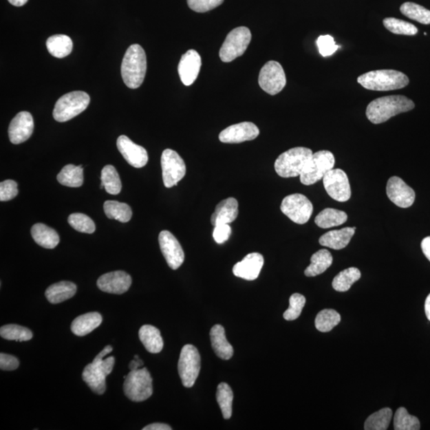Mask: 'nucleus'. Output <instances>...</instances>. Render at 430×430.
Segmentation results:
<instances>
[{"label":"nucleus","instance_id":"nucleus-1","mask_svg":"<svg viewBox=\"0 0 430 430\" xmlns=\"http://www.w3.org/2000/svg\"><path fill=\"white\" fill-rule=\"evenodd\" d=\"M416 107L411 99L402 95L387 96L374 99L367 105L366 115L372 123L386 122L394 116L409 112Z\"/></svg>","mask_w":430,"mask_h":430},{"label":"nucleus","instance_id":"nucleus-2","mask_svg":"<svg viewBox=\"0 0 430 430\" xmlns=\"http://www.w3.org/2000/svg\"><path fill=\"white\" fill-rule=\"evenodd\" d=\"M112 351V346L105 347L95 357L94 361L85 367L83 372L84 382L87 384L91 391L99 394V396L105 392L106 377L113 372L115 358L110 356L104 359Z\"/></svg>","mask_w":430,"mask_h":430},{"label":"nucleus","instance_id":"nucleus-3","mask_svg":"<svg viewBox=\"0 0 430 430\" xmlns=\"http://www.w3.org/2000/svg\"><path fill=\"white\" fill-rule=\"evenodd\" d=\"M147 58L144 49L138 44L130 45L121 64V76L130 89H138L144 83Z\"/></svg>","mask_w":430,"mask_h":430},{"label":"nucleus","instance_id":"nucleus-4","mask_svg":"<svg viewBox=\"0 0 430 430\" xmlns=\"http://www.w3.org/2000/svg\"><path fill=\"white\" fill-rule=\"evenodd\" d=\"M363 88L374 91L400 89L408 85L407 76L394 69H379L363 74L357 79Z\"/></svg>","mask_w":430,"mask_h":430},{"label":"nucleus","instance_id":"nucleus-5","mask_svg":"<svg viewBox=\"0 0 430 430\" xmlns=\"http://www.w3.org/2000/svg\"><path fill=\"white\" fill-rule=\"evenodd\" d=\"M312 155L311 149L303 147L288 150L278 156L275 164V171L282 178L300 176Z\"/></svg>","mask_w":430,"mask_h":430},{"label":"nucleus","instance_id":"nucleus-6","mask_svg":"<svg viewBox=\"0 0 430 430\" xmlns=\"http://www.w3.org/2000/svg\"><path fill=\"white\" fill-rule=\"evenodd\" d=\"M124 392L130 400L144 402L153 396V378L147 368L134 369L125 376Z\"/></svg>","mask_w":430,"mask_h":430},{"label":"nucleus","instance_id":"nucleus-7","mask_svg":"<svg viewBox=\"0 0 430 430\" xmlns=\"http://www.w3.org/2000/svg\"><path fill=\"white\" fill-rule=\"evenodd\" d=\"M89 103V94L83 91H74L65 94L55 104L54 118L58 122H65L84 112Z\"/></svg>","mask_w":430,"mask_h":430},{"label":"nucleus","instance_id":"nucleus-8","mask_svg":"<svg viewBox=\"0 0 430 430\" xmlns=\"http://www.w3.org/2000/svg\"><path fill=\"white\" fill-rule=\"evenodd\" d=\"M335 166V158L330 151L323 150L312 155L300 175L303 185L315 184Z\"/></svg>","mask_w":430,"mask_h":430},{"label":"nucleus","instance_id":"nucleus-9","mask_svg":"<svg viewBox=\"0 0 430 430\" xmlns=\"http://www.w3.org/2000/svg\"><path fill=\"white\" fill-rule=\"evenodd\" d=\"M252 35L249 28H237L227 34L222 44L219 57L224 63H230L242 56L251 42Z\"/></svg>","mask_w":430,"mask_h":430},{"label":"nucleus","instance_id":"nucleus-10","mask_svg":"<svg viewBox=\"0 0 430 430\" xmlns=\"http://www.w3.org/2000/svg\"><path fill=\"white\" fill-rule=\"evenodd\" d=\"M200 369L201 357L198 349L191 344H186L182 348L178 363V372L185 387L194 386Z\"/></svg>","mask_w":430,"mask_h":430},{"label":"nucleus","instance_id":"nucleus-11","mask_svg":"<svg viewBox=\"0 0 430 430\" xmlns=\"http://www.w3.org/2000/svg\"><path fill=\"white\" fill-rule=\"evenodd\" d=\"M282 213L297 224H305L310 219L313 206L306 196L301 194L288 195L281 205Z\"/></svg>","mask_w":430,"mask_h":430},{"label":"nucleus","instance_id":"nucleus-12","mask_svg":"<svg viewBox=\"0 0 430 430\" xmlns=\"http://www.w3.org/2000/svg\"><path fill=\"white\" fill-rule=\"evenodd\" d=\"M161 166L164 184L168 189L178 184L186 175L184 160L173 150L166 149L163 151Z\"/></svg>","mask_w":430,"mask_h":430},{"label":"nucleus","instance_id":"nucleus-13","mask_svg":"<svg viewBox=\"0 0 430 430\" xmlns=\"http://www.w3.org/2000/svg\"><path fill=\"white\" fill-rule=\"evenodd\" d=\"M258 83L266 93L276 95L281 92L286 85V76L279 63L270 61L261 69Z\"/></svg>","mask_w":430,"mask_h":430},{"label":"nucleus","instance_id":"nucleus-14","mask_svg":"<svg viewBox=\"0 0 430 430\" xmlns=\"http://www.w3.org/2000/svg\"><path fill=\"white\" fill-rule=\"evenodd\" d=\"M323 186L328 195L338 202H347L351 198L350 183L345 171L332 169L323 178Z\"/></svg>","mask_w":430,"mask_h":430},{"label":"nucleus","instance_id":"nucleus-15","mask_svg":"<svg viewBox=\"0 0 430 430\" xmlns=\"http://www.w3.org/2000/svg\"><path fill=\"white\" fill-rule=\"evenodd\" d=\"M159 244L162 254L172 270H178L184 261V252L178 240L168 230L161 231Z\"/></svg>","mask_w":430,"mask_h":430},{"label":"nucleus","instance_id":"nucleus-16","mask_svg":"<svg viewBox=\"0 0 430 430\" xmlns=\"http://www.w3.org/2000/svg\"><path fill=\"white\" fill-rule=\"evenodd\" d=\"M387 195L389 200L401 208H408L416 200V192L398 176L388 180Z\"/></svg>","mask_w":430,"mask_h":430},{"label":"nucleus","instance_id":"nucleus-17","mask_svg":"<svg viewBox=\"0 0 430 430\" xmlns=\"http://www.w3.org/2000/svg\"><path fill=\"white\" fill-rule=\"evenodd\" d=\"M259 134V129L254 123L241 122L222 131L219 140L226 144H239L255 140Z\"/></svg>","mask_w":430,"mask_h":430},{"label":"nucleus","instance_id":"nucleus-18","mask_svg":"<svg viewBox=\"0 0 430 430\" xmlns=\"http://www.w3.org/2000/svg\"><path fill=\"white\" fill-rule=\"evenodd\" d=\"M34 125L32 115L26 111L20 112L9 125L10 140L14 144H19L27 141L32 136Z\"/></svg>","mask_w":430,"mask_h":430},{"label":"nucleus","instance_id":"nucleus-19","mask_svg":"<svg viewBox=\"0 0 430 430\" xmlns=\"http://www.w3.org/2000/svg\"><path fill=\"white\" fill-rule=\"evenodd\" d=\"M116 145L125 160L134 168L141 169L148 164L149 155L146 149L133 143L128 136H119Z\"/></svg>","mask_w":430,"mask_h":430},{"label":"nucleus","instance_id":"nucleus-20","mask_svg":"<svg viewBox=\"0 0 430 430\" xmlns=\"http://www.w3.org/2000/svg\"><path fill=\"white\" fill-rule=\"evenodd\" d=\"M131 285V277L125 271H114L105 273L99 277V290L112 294H123Z\"/></svg>","mask_w":430,"mask_h":430},{"label":"nucleus","instance_id":"nucleus-21","mask_svg":"<svg viewBox=\"0 0 430 430\" xmlns=\"http://www.w3.org/2000/svg\"><path fill=\"white\" fill-rule=\"evenodd\" d=\"M202 65L200 55L195 50H189L180 59L178 72L185 85L189 86L198 78Z\"/></svg>","mask_w":430,"mask_h":430},{"label":"nucleus","instance_id":"nucleus-22","mask_svg":"<svg viewBox=\"0 0 430 430\" xmlns=\"http://www.w3.org/2000/svg\"><path fill=\"white\" fill-rule=\"evenodd\" d=\"M264 266V257L259 252H251L233 268V272L246 281L256 280Z\"/></svg>","mask_w":430,"mask_h":430},{"label":"nucleus","instance_id":"nucleus-23","mask_svg":"<svg viewBox=\"0 0 430 430\" xmlns=\"http://www.w3.org/2000/svg\"><path fill=\"white\" fill-rule=\"evenodd\" d=\"M239 215V202L235 198L222 200L216 206L215 211L211 216V224L214 226L222 224H229L234 222Z\"/></svg>","mask_w":430,"mask_h":430},{"label":"nucleus","instance_id":"nucleus-24","mask_svg":"<svg viewBox=\"0 0 430 430\" xmlns=\"http://www.w3.org/2000/svg\"><path fill=\"white\" fill-rule=\"evenodd\" d=\"M356 230V227H345L341 230H331L322 235L319 242L321 246L333 250H342L350 244Z\"/></svg>","mask_w":430,"mask_h":430},{"label":"nucleus","instance_id":"nucleus-25","mask_svg":"<svg viewBox=\"0 0 430 430\" xmlns=\"http://www.w3.org/2000/svg\"><path fill=\"white\" fill-rule=\"evenodd\" d=\"M211 345L217 357L224 361H229L234 355V348L227 341L224 327L216 325L211 328L210 332Z\"/></svg>","mask_w":430,"mask_h":430},{"label":"nucleus","instance_id":"nucleus-26","mask_svg":"<svg viewBox=\"0 0 430 430\" xmlns=\"http://www.w3.org/2000/svg\"><path fill=\"white\" fill-rule=\"evenodd\" d=\"M103 316L98 312H89L75 319L72 330L74 335L85 336L92 332L103 323Z\"/></svg>","mask_w":430,"mask_h":430},{"label":"nucleus","instance_id":"nucleus-27","mask_svg":"<svg viewBox=\"0 0 430 430\" xmlns=\"http://www.w3.org/2000/svg\"><path fill=\"white\" fill-rule=\"evenodd\" d=\"M76 292L77 286L74 283L61 281L48 287L45 295L50 303L56 305L72 298Z\"/></svg>","mask_w":430,"mask_h":430},{"label":"nucleus","instance_id":"nucleus-28","mask_svg":"<svg viewBox=\"0 0 430 430\" xmlns=\"http://www.w3.org/2000/svg\"><path fill=\"white\" fill-rule=\"evenodd\" d=\"M139 337L149 352L158 354L163 350L164 341L158 328L151 325H144L140 327Z\"/></svg>","mask_w":430,"mask_h":430},{"label":"nucleus","instance_id":"nucleus-29","mask_svg":"<svg viewBox=\"0 0 430 430\" xmlns=\"http://www.w3.org/2000/svg\"><path fill=\"white\" fill-rule=\"evenodd\" d=\"M32 235L35 242L45 249H54L60 241L58 233L43 224H37L32 226Z\"/></svg>","mask_w":430,"mask_h":430},{"label":"nucleus","instance_id":"nucleus-30","mask_svg":"<svg viewBox=\"0 0 430 430\" xmlns=\"http://www.w3.org/2000/svg\"><path fill=\"white\" fill-rule=\"evenodd\" d=\"M48 52L52 56L63 58L72 52L73 42L67 35L55 34L50 37L47 41Z\"/></svg>","mask_w":430,"mask_h":430},{"label":"nucleus","instance_id":"nucleus-31","mask_svg":"<svg viewBox=\"0 0 430 430\" xmlns=\"http://www.w3.org/2000/svg\"><path fill=\"white\" fill-rule=\"evenodd\" d=\"M332 261L333 258L330 251L325 249L317 251L311 257V264L305 271V276L316 277L322 275L332 266Z\"/></svg>","mask_w":430,"mask_h":430},{"label":"nucleus","instance_id":"nucleus-32","mask_svg":"<svg viewBox=\"0 0 430 430\" xmlns=\"http://www.w3.org/2000/svg\"><path fill=\"white\" fill-rule=\"evenodd\" d=\"M347 220V215L345 212L326 208L316 217L315 224L322 229H328L345 224Z\"/></svg>","mask_w":430,"mask_h":430},{"label":"nucleus","instance_id":"nucleus-33","mask_svg":"<svg viewBox=\"0 0 430 430\" xmlns=\"http://www.w3.org/2000/svg\"><path fill=\"white\" fill-rule=\"evenodd\" d=\"M83 166L68 164L57 176L59 184L69 187L82 186L84 182Z\"/></svg>","mask_w":430,"mask_h":430},{"label":"nucleus","instance_id":"nucleus-34","mask_svg":"<svg viewBox=\"0 0 430 430\" xmlns=\"http://www.w3.org/2000/svg\"><path fill=\"white\" fill-rule=\"evenodd\" d=\"M104 211L109 219L118 220L123 224L129 222L133 216L131 207L118 201H106L104 204Z\"/></svg>","mask_w":430,"mask_h":430},{"label":"nucleus","instance_id":"nucleus-35","mask_svg":"<svg viewBox=\"0 0 430 430\" xmlns=\"http://www.w3.org/2000/svg\"><path fill=\"white\" fill-rule=\"evenodd\" d=\"M361 272L357 268H348L334 278L332 287L337 292H347L350 290L354 283L361 279Z\"/></svg>","mask_w":430,"mask_h":430},{"label":"nucleus","instance_id":"nucleus-36","mask_svg":"<svg viewBox=\"0 0 430 430\" xmlns=\"http://www.w3.org/2000/svg\"><path fill=\"white\" fill-rule=\"evenodd\" d=\"M100 180L104 189L110 195H118L122 189L118 172L112 165L105 166L101 171Z\"/></svg>","mask_w":430,"mask_h":430},{"label":"nucleus","instance_id":"nucleus-37","mask_svg":"<svg viewBox=\"0 0 430 430\" xmlns=\"http://www.w3.org/2000/svg\"><path fill=\"white\" fill-rule=\"evenodd\" d=\"M217 402L219 405L222 416L225 419H230L232 416L233 400L234 393L232 389L226 383H221L217 388Z\"/></svg>","mask_w":430,"mask_h":430},{"label":"nucleus","instance_id":"nucleus-38","mask_svg":"<svg viewBox=\"0 0 430 430\" xmlns=\"http://www.w3.org/2000/svg\"><path fill=\"white\" fill-rule=\"evenodd\" d=\"M393 412L389 408H383L372 414L364 424L365 430H386L391 423Z\"/></svg>","mask_w":430,"mask_h":430},{"label":"nucleus","instance_id":"nucleus-39","mask_svg":"<svg viewBox=\"0 0 430 430\" xmlns=\"http://www.w3.org/2000/svg\"><path fill=\"white\" fill-rule=\"evenodd\" d=\"M341 321V315L333 310H323L318 313L315 325L316 330L321 332H331Z\"/></svg>","mask_w":430,"mask_h":430},{"label":"nucleus","instance_id":"nucleus-40","mask_svg":"<svg viewBox=\"0 0 430 430\" xmlns=\"http://www.w3.org/2000/svg\"><path fill=\"white\" fill-rule=\"evenodd\" d=\"M401 12L405 17L414 20L422 24H430V11L417 3H404L400 8Z\"/></svg>","mask_w":430,"mask_h":430},{"label":"nucleus","instance_id":"nucleus-41","mask_svg":"<svg viewBox=\"0 0 430 430\" xmlns=\"http://www.w3.org/2000/svg\"><path fill=\"white\" fill-rule=\"evenodd\" d=\"M394 428L396 430H418L421 424L417 417L411 416L406 408L400 407L394 414Z\"/></svg>","mask_w":430,"mask_h":430},{"label":"nucleus","instance_id":"nucleus-42","mask_svg":"<svg viewBox=\"0 0 430 430\" xmlns=\"http://www.w3.org/2000/svg\"><path fill=\"white\" fill-rule=\"evenodd\" d=\"M0 336L5 340L24 342L32 340L33 334L27 327L17 325H8L0 328Z\"/></svg>","mask_w":430,"mask_h":430},{"label":"nucleus","instance_id":"nucleus-43","mask_svg":"<svg viewBox=\"0 0 430 430\" xmlns=\"http://www.w3.org/2000/svg\"><path fill=\"white\" fill-rule=\"evenodd\" d=\"M383 25L389 32L396 34L411 36L418 33V28L414 25L396 18H386L383 20Z\"/></svg>","mask_w":430,"mask_h":430},{"label":"nucleus","instance_id":"nucleus-44","mask_svg":"<svg viewBox=\"0 0 430 430\" xmlns=\"http://www.w3.org/2000/svg\"><path fill=\"white\" fill-rule=\"evenodd\" d=\"M68 222L74 230L85 233V234H93L96 230L94 222L84 214L70 215L68 217Z\"/></svg>","mask_w":430,"mask_h":430},{"label":"nucleus","instance_id":"nucleus-45","mask_svg":"<svg viewBox=\"0 0 430 430\" xmlns=\"http://www.w3.org/2000/svg\"><path fill=\"white\" fill-rule=\"evenodd\" d=\"M306 303L305 297L300 293H294L290 298V307L284 312L285 320L295 321L301 314L303 307Z\"/></svg>","mask_w":430,"mask_h":430},{"label":"nucleus","instance_id":"nucleus-46","mask_svg":"<svg viewBox=\"0 0 430 430\" xmlns=\"http://www.w3.org/2000/svg\"><path fill=\"white\" fill-rule=\"evenodd\" d=\"M186 1L192 11L204 13L220 6L224 0H186Z\"/></svg>","mask_w":430,"mask_h":430},{"label":"nucleus","instance_id":"nucleus-47","mask_svg":"<svg viewBox=\"0 0 430 430\" xmlns=\"http://www.w3.org/2000/svg\"><path fill=\"white\" fill-rule=\"evenodd\" d=\"M319 52L323 57L330 56L336 52L338 47L331 35H321L316 41Z\"/></svg>","mask_w":430,"mask_h":430},{"label":"nucleus","instance_id":"nucleus-48","mask_svg":"<svg viewBox=\"0 0 430 430\" xmlns=\"http://www.w3.org/2000/svg\"><path fill=\"white\" fill-rule=\"evenodd\" d=\"M17 183L8 180L0 184V201L7 202L15 198L18 195Z\"/></svg>","mask_w":430,"mask_h":430},{"label":"nucleus","instance_id":"nucleus-49","mask_svg":"<svg viewBox=\"0 0 430 430\" xmlns=\"http://www.w3.org/2000/svg\"><path fill=\"white\" fill-rule=\"evenodd\" d=\"M231 235V228L229 224H222L215 226L213 237L217 244H224Z\"/></svg>","mask_w":430,"mask_h":430},{"label":"nucleus","instance_id":"nucleus-50","mask_svg":"<svg viewBox=\"0 0 430 430\" xmlns=\"http://www.w3.org/2000/svg\"><path fill=\"white\" fill-rule=\"evenodd\" d=\"M19 366V361L17 357L8 354H0V369L2 371H14Z\"/></svg>","mask_w":430,"mask_h":430},{"label":"nucleus","instance_id":"nucleus-51","mask_svg":"<svg viewBox=\"0 0 430 430\" xmlns=\"http://www.w3.org/2000/svg\"><path fill=\"white\" fill-rule=\"evenodd\" d=\"M169 424L164 423H153L143 428V430H171Z\"/></svg>","mask_w":430,"mask_h":430},{"label":"nucleus","instance_id":"nucleus-52","mask_svg":"<svg viewBox=\"0 0 430 430\" xmlns=\"http://www.w3.org/2000/svg\"><path fill=\"white\" fill-rule=\"evenodd\" d=\"M421 246L423 254L430 261V236L424 237L422 241Z\"/></svg>","mask_w":430,"mask_h":430},{"label":"nucleus","instance_id":"nucleus-53","mask_svg":"<svg viewBox=\"0 0 430 430\" xmlns=\"http://www.w3.org/2000/svg\"><path fill=\"white\" fill-rule=\"evenodd\" d=\"M143 361H140L139 356H136L134 361H131L129 364L130 370H134V369H138L139 367L143 365Z\"/></svg>","mask_w":430,"mask_h":430},{"label":"nucleus","instance_id":"nucleus-54","mask_svg":"<svg viewBox=\"0 0 430 430\" xmlns=\"http://www.w3.org/2000/svg\"><path fill=\"white\" fill-rule=\"evenodd\" d=\"M424 311H426L427 317L430 321V293L427 298L426 303H424Z\"/></svg>","mask_w":430,"mask_h":430},{"label":"nucleus","instance_id":"nucleus-55","mask_svg":"<svg viewBox=\"0 0 430 430\" xmlns=\"http://www.w3.org/2000/svg\"><path fill=\"white\" fill-rule=\"evenodd\" d=\"M8 2L15 7H22L28 2V0H8Z\"/></svg>","mask_w":430,"mask_h":430}]
</instances>
